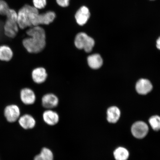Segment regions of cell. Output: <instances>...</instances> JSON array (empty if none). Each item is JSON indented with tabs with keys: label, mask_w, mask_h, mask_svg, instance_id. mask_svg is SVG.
Instances as JSON below:
<instances>
[{
	"label": "cell",
	"mask_w": 160,
	"mask_h": 160,
	"mask_svg": "<svg viewBox=\"0 0 160 160\" xmlns=\"http://www.w3.org/2000/svg\"><path fill=\"white\" fill-rule=\"evenodd\" d=\"M29 37L22 41V44L28 53H38L44 49L46 45V34L44 29L37 26L31 28L27 32Z\"/></svg>",
	"instance_id": "6da1fadb"
},
{
	"label": "cell",
	"mask_w": 160,
	"mask_h": 160,
	"mask_svg": "<svg viewBox=\"0 0 160 160\" xmlns=\"http://www.w3.org/2000/svg\"><path fill=\"white\" fill-rule=\"evenodd\" d=\"M39 14L38 9L34 7L26 5L18 13L17 23L20 29L35 27L36 20Z\"/></svg>",
	"instance_id": "7a4b0ae2"
},
{
	"label": "cell",
	"mask_w": 160,
	"mask_h": 160,
	"mask_svg": "<svg viewBox=\"0 0 160 160\" xmlns=\"http://www.w3.org/2000/svg\"><path fill=\"white\" fill-rule=\"evenodd\" d=\"M6 16L7 19L3 27L5 35L9 38H14L19 31L18 13L15 10L10 9Z\"/></svg>",
	"instance_id": "3957f363"
},
{
	"label": "cell",
	"mask_w": 160,
	"mask_h": 160,
	"mask_svg": "<svg viewBox=\"0 0 160 160\" xmlns=\"http://www.w3.org/2000/svg\"><path fill=\"white\" fill-rule=\"evenodd\" d=\"M75 45L77 49H83L86 52L90 53L92 50L95 42L92 38L84 32L79 33L76 36Z\"/></svg>",
	"instance_id": "277c9868"
},
{
	"label": "cell",
	"mask_w": 160,
	"mask_h": 160,
	"mask_svg": "<svg viewBox=\"0 0 160 160\" xmlns=\"http://www.w3.org/2000/svg\"><path fill=\"white\" fill-rule=\"evenodd\" d=\"M3 114L7 121L9 123H13L18 121L21 117V111L18 106L12 104L6 106Z\"/></svg>",
	"instance_id": "5b68a950"
},
{
	"label": "cell",
	"mask_w": 160,
	"mask_h": 160,
	"mask_svg": "<svg viewBox=\"0 0 160 160\" xmlns=\"http://www.w3.org/2000/svg\"><path fill=\"white\" fill-rule=\"evenodd\" d=\"M20 98L22 102L27 106L32 105L35 103L37 99L34 91L28 87L23 88L21 89Z\"/></svg>",
	"instance_id": "8992f818"
},
{
	"label": "cell",
	"mask_w": 160,
	"mask_h": 160,
	"mask_svg": "<svg viewBox=\"0 0 160 160\" xmlns=\"http://www.w3.org/2000/svg\"><path fill=\"white\" fill-rule=\"evenodd\" d=\"M149 131L147 124L142 121H138L133 124L132 127L131 132L134 137L138 139L145 137Z\"/></svg>",
	"instance_id": "52a82bcc"
},
{
	"label": "cell",
	"mask_w": 160,
	"mask_h": 160,
	"mask_svg": "<svg viewBox=\"0 0 160 160\" xmlns=\"http://www.w3.org/2000/svg\"><path fill=\"white\" fill-rule=\"evenodd\" d=\"M18 122L20 127L25 130L33 129L36 125L35 118L29 113L21 115Z\"/></svg>",
	"instance_id": "ba28073f"
},
{
	"label": "cell",
	"mask_w": 160,
	"mask_h": 160,
	"mask_svg": "<svg viewBox=\"0 0 160 160\" xmlns=\"http://www.w3.org/2000/svg\"><path fill=\"white\" fill-rule=\"evenodd\" d=\"M31 77L34 82L39 84L46 81L48 78V73L45 68H36L31 71Z\"/></svg>",
	"instance_id": "9c48e42d"
},
{
	"label": "cell",
	"mask_w": 160,
	"mask_h": 160,
	"mask_svg": "<svg viewBox=\"0 0 160 160\" xmlns=\"http://www.w3.org/2000/svg\"><path fill=\"white\" fill-rule=\"evenodd\" d=\"M58 98L53 93L46 94L42 99V104L43 107L48 109H51L57 107L58 105Z\"/></svg>",
	"instance_id": "30bf717a"
},
{
	"label": "cell",
	"mask_w": 160,
	"mask_h": 160,
	"mask_svg": "<svg viewBox=\"0 0 160 160\" xmlns=\"http://www.w3.org/2000/svg\"><path fill=\"white\" fill-rule=\"evenodd\" d=\"M90 15L89 9L85 6H83L78 10L75 15V18L78 24L83 26L87 23Z\"/></svg>",
	"instance_id": "8fae6325"
},
{
	"label": "cell",
	"mask_w": 160,
	"mask_h": 160,
	"mask_svg": "<svg viewBox=\"0 0 160 160\" xmlns=\"http://www.w3.org/2000/svg\"><path fill=\"white\" fill-rule=\"evenodd\" d=\"M43 118L44 121L50 126L57 125L59 120V115L58 113L51 109H48L44 112Z\"/></svg>",
	"instance_id": "7c38bea8"
},
{
	"label": "cell",
	"mask_w": 160,
	"mask_h": 160,
	"mask_svg": "<svg viewBox=\"0 0 160 160\" xmlns=\"http://www.w3.org/2000/svg\"><path fill=\"white\" fill-rule=\"evenodd\" d=\"M152 85L148 80L142 79L139 80L136 84V89L140 94L146 95L152 89Z\"/></svg>",
	"instance_id": "4fadbf2b"
},
{
	"label": "cell",
	"mask_w": 160,
	"mask_h": 160,
	"mask_svg": "<svg viewBox=\"0 0 160 160\" xmlns=\"http://www.w3.org/2000/svg\"><path fill=\"white\" fill-rule=\"evenodd\" d=\"M55 17V13L52 11L47 12L43 14L39 13L37 18V26L41 25H49L52 22Z\"/></svg>",
	"instance_id": "5bb4252c"
},
{
	"label": "cell",
	"mask_w": 160,
	"mask_h": 160,
	"mask_svg": "<svg viewBox=\"0 0 160 160\" xmlns=\"http://www.w3.org/2000/svg\"><path fill=\"white\" fill-rule=\"evenodd\" d=\"M87 60L88 65L92 69H98L103 65V59L99 54H93L89 55Z\"/></svg>",
	"instance_id": "9a60e30c"
},
{
	"label": "cell",
	"mask_w": 160,
	"mask_h": 160,
	"mask_svg": "<svg viewBox=\"0 0 160 160\" xmlns=\"http://www.w3.org/2000/svg\"><path fill=\"white\" fill-rule=\"evenodd\" d=\"M13 53L9 46L5 44L0 45V61L9 62L12 58Z\"/></svg>",
	"instance_id": "2e32d148"
},
{
	"label": "cell",
	"mask_w": 160,
	"mask_h": 160,
	"mask_svg": "<svg viewBox=\"0 0 160 160\" xmlns=\"http://www.w3.org/2000/svg\"><path fill=\"white\" fill-rule=\"evenodd\" d=\"M107 120L111 123H115L118 121L121 112L117 107H112L107 110Z\"/></svg>",
	"instance_id": "e0dca14e"
},
{
	"label": "cell",
	"mask_w": 160,
	"mask_h": 160,
	"mask_svg": "<svg viewBox=\"0 0 160 160\" xmlns=\"http://www.w3.org/2000/svg\"><path fill=\"white\" fill-rule=\"evenodd\" d=\"M52 152L48 148H44L39 154L36 155L33 160H53Z\"/></svg>",
	"instance_id": "ac0fdd59"
},
{
	"label": "cell",
	"mask_w": 160,
	"mask_h": 160,
	"mask_svg": "<svg viewBox=\"0 0 160 160\" xmlns=\"http://www.w3.org/2000/svg\"><path fill=\"white\" fill-rule=\"evenodd\" d=\"M114 156L116 160H127L129 158V153L125 148L119 147L114 152Z\"/></svg>",
	"instance_id": "d6986e66"
},
{
	"label": "cell",
	"mask_w": 160,
	"mask_h": 160,
	"mask_svg": "<svg viewBox=\"0 0 160 160\" xmlns=\"http://www.w3.org/2000/svg\"><path fill=\"white\" fill-rule=\"evenodd\" d=\"M149 121L150 125L154 131H158L160 130V117L159 116H153L150 118Z\"/></svg>",
	"instance_id": "ffe728a7"
},
{
	"label": "cell",
	"mask_w": 160,
	"mask_h": 160,
	"mask_svg": "<svg viewBox=\"0 0 160 160\" xmlns=\"http://www.w3.org/2000/svg\"><path fill=\"white\" fill-rule=\"evenodd\" d=\"M8 3L4 0H0V15L6 16L9 10Z\"/></svg>",
	"instance_id": "44dd1931"
},
{
	"label": "cell",
	"mask_w": 160,
	"mask_h": 160,
	"mask_svg": "<svg viewBox=\"0 0 160 160\" xmlns=\"http://www.w3.org/2000/svg\"><path fill=\"white\" fill-rule=\"evenodd\" d=\"M34 7L37 9L44 8L47 5L46 0H33Z\"/></svg>",
	"instance_id": "7402d4cb"
},
{
	"label": "cell",
	"mask_w": 160,
	"mask_h": 160,
	"mask_svg": "<svg viewBox=\"0 0 160 160\" xmlns=\"http://www.w3.org/2000/svg\"><path fill=\"white\" fill-rule=\"evenodd\" d=\"M59 5L62 7H68L69 5V0H56Z\"/></svg>",
	"instance_id": "603a6c76"
},
{
	"label": "cell",
	"mask_w": 160,
	"mask_h": 160,
	"mask_svg": "<svg viewBox=\"0 0 160 160\" xmlns=\"http://www.w3.org/2000/svg\"><path fill=\"white\" fill-rule=\"evenodd\" d=\"M157 47L158 49L160 50V37L157 40Z\"/></svg>",
	"instance_id": "cb8c5ba5"
},
{
	"label": "cell",
	"mask_w": 160,
	"mask_h": 160,
	"mask_svg": "<svg viewBox=\"0 0 160 160\" xmlns=\"http://www.w3.org/2000/svg\"><path fill=\"white\" fill-rule=\"evenodd\" d=\"M151 1H154V0H151Z\"/></svg>",
	"instance_id": "d4e9b609"
}]
</instances>
